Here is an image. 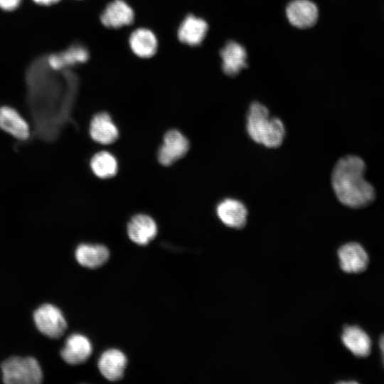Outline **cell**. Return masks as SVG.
Returning <instances> with one entry per match:
<instances>
[{
  "mask_svg": "<svg viewBox=\"0 0 384 384\" xmlns=\"http://www.w3.org/2000/svg\"><path fill=\"white\" fill-rule=\"evenodd\" d=\"M286 14L292 25L307 28L316 23L319 11L316 4L309 0H294L287 6Z\"/></svg>",
  "mask_w": 384,
  "mask_h": 384,
  "instance_id": "8",
  "label": "cell"
},
{
  "mask_svg": "<svg viewBox=\"0 0 384 384\" xmlns=\"http://www.w3.org/2000/svg\"><path fill=\"white\" fill-rule=\"evenodd\" d=\"M92 352V346L90 340L84 335L75 334L67 338L60 354L67 363L79 365L86 362Z\"/></svg>",
  "mask_w": 384,
  "mask_h": 384,
  "instance_id": "10",
  "label": "cell"
},
{
  "mask_svg": "<svg viewBox=\"0 0 384 384\" xmlns=\"http://www.w3.org/2000/svg\"><path fill=\"white\" fill-rule=\"evenodd\" d=\"M37 329L45 336L51 338L61 337L67 329L66 320L61 311L50 304H44L33 314Z\"/></svg>",
  "mask_w": 384,
  "mask_h": 384,
  "instance_id": "4",
  "label": "cell"
},
{
  "mask_svg": "<svg viewBox=\"0 0 384 384\" xmlns=\"http://www.w3.org/2000/svg\"><path fill=\"white\" fill-rule=\"evenodd\" d=\"M364 161L355 155L341 158L334 167L331 184L338 200L352 208H364L375 199L373 186L366 180Z\"/></svg>",
  "mask_w": 384,
  "mask_h": 384,
  "instance_id": "1",
  "label": "cell"
},
{
  "mask_svg": "<svg viewBox=\"0 0 384 384\" xmlns=\"http://www.w3.org/2000/svg\"><path fill=\"white\" fill-rule=\"evenodd\" d=\"M379 347L382 354L383 363L384 366V334L382 335L379 340Z\"/></svg>",
  "mask_w": 384,
  "mask_h": 384,
  "instance_id": "24",
  "label": "cell"
},
{
  "mask_svg": "<svg viewBox=\"0 0 384 384\" xmlns=\"http://www.w3.org/2000/svg\"><path fill=\"white\" fill-rule=\"evenodd\" d=\"M129 45L132 53L140 58L153 57L159 47L155 33L149 28L140 27L134 30L129 38Z\"/></svg>",
  "mask_w": 384,
  "mask_h": 384,
  "instance_id": "11",
  "label": "cell"
},
{
  "mask_svg": "<svg viewBox=\"0 0 384 384\" xmlns=\"http://www.w3.org/2000/svg\"><path fill=\"white\" fill-rule=\"evenodd\" d=\"M93 173L99 178H108L114 176L117 171V161L108 151H102L95 154L90 161Z\"/></svg>",
  "mask_w": 384,
  "mask_h": 384,
  "instance_id": "21",
  "label": "cell"
},
{
  "mask_svg": "<svg viewBox=\"0 0 384 384\" xmlns=\"http://www.w3.org/2000/svg\"><path fill=\"white\" fill-rule=\"evenodd\" d=\"M22 0H0V9L6 11H12L16 9Z\"/></svg>",
  "mask_w": 384,
  "mask_h": 384,
  "instance_id": "22",
  "label": "cell"
},
{
  "mask_svg": "<svg viewBox=\"0 0 384 384\" xmlns=\"http://www.w3.org/2000/svg\"><path fill=\"white\" fill-rule=\"evenodd\" d=\"M1 368L3 381L7 384H37L43 379L41 366L32 357H10Z\"/></svg>",
  "mask_w": 384,
  "mask_h": 384,
  "instance_id": "3",
  "label": "cell"
},
{
  "mask_svg": "<svg viewBox=\"0 0 384 384\" xmlns=\"http://www.w3.org/2000/svg\"><path fill=\"white\" fill-rule=\"evenodd\" d=\"M341 341L356 356L366 357L370 353V338L366 332L358 326H346L343 329Z\"/></svg>",
  "mask_w": 384,
  "mask_h": 384,
  "instance_id": "17",
  "label": "cell"
},
{
  "mask_svg": "<svg viewBox=\"0 0 384 384\" xmlns=\"http://www.w3.org/2000/svg\"><path fill=\"white\" fill-rule=\"evenodd\" d=\"M337 255L340 267L346 273H360L368 265V254L358 242H351L343 245L338 250Z\"/></svg>",
  "mask_w": 384,
  "mask_h": 384,
  "instance_id": "6",
  "label": "cell"
},
{
  "mask_svg": "<svg viewBox=\"0 0 384 384\" xmlns=\"http://www.w3.org/2000/svg\"><path fill=\"white\" fill-rule=\"evenodd\" d=\"M135 14L132 6L124 0L110 2L100 15L102 24L108 28H119L133 23Z\"/></svg>",
  "mask_w": 384,
  "mask_h": 384,
  "instance_id": "5",
  "label": "cell"
},
{
  "mask_svg": "<svg viewBox=\"0 0 384 384\" xmlns=\"http://www.w3.org/2000/svg\"><path fill=\"white\" fill-rule=\"evenodd\" d=\"M127 233L132 241L140 245H145L156 235L157 226L150 216L139 214L134 215L128 223Z\"/></svg>",
  "mask_w": 384,
  "mask_h": 384,
  "instance_id": "16",
  "label": "cell"
},
{
  "mask_svg": "<svg viewBox=\"0 0 384 384\" xmlns=\"http://www.w3.org/2000/svg\"><path fill=\"white\" fill-rule=\"evenodd\" d=\"M90 134L95 142L102 144H110L117 139L119 132L110 116L107 113L100 112L92 118Z\"/></svg>",
  "mask_w": 384,
  "mask_h": 384,
  "instance_id": "18",
  "label": "cell"
},
{
  "mask_svg": "<svg viewBox=\"0 0 384 384\" xmlns=\"http://www.w3.org/2000/svg\"><path fill=\"white\" fill-rule=\"evenodd\" d=\"M109 257L108 249L102 245L81 244L75 250V258L78 263L91 269L102 267Z\"/></svg>",
  "mask_w": 384,
  "mask_h": 384,
  "instance_id": "19",
  "label": "cell"
},
{
  "mask_svg": "<svg viewBox=\"0 0 384 384\" xmlns=\"http://www.w3.org/2000/svg\"><path fill=\"white\" fill-rule=\"evenodd\" d=\"M88 50L80 44L70 46L65 50L54 54L48 58V63L53 69H61L66 66L83 63L89 59Z\"/></svg>",
  "mask_w": 384,
  "mask_h": 384,
  "instance_id": "20",
  "label": "cell"
},
{
  "mask_svg": "<svg viewBox=\"0 0 384 384\" xmlns=\"http://www.w3.org/2000/svg\"><path fill=\"white\" fill-rule=\"evenodd\" d=\"M36 4L41 6H50L59 2L60 0H33Z\"/></svg>",
  "mask_w": 384,
  "mask_h": 384,
  "instance_id": "23",
  "label": "cell"
},
{
  "mask_svg": "<svg viewBox=\"0 0 384 384\" xmlns=\"http://www.w3.org/2000/svg\"><path fill=\"white\" fill-rule=\"evenodd\" d=\"M188 148V139L180 132L170 130L165 134L159 149V161L164 166H169L183 156Z\"/></svg>",
  "mask_w": 384,
  "mask_h": 384,
  "instance_id": "7",
  "label": "cell"
},
{
  "mask_svg": "<svg viewBox=\"0 0 384 384\" xmlns=\"http://www.w3.org/2000/svg\"><path fill=\"white\" fill-rule=\"evenodd\" d=\"M220 55L223 70L227 75L235 76L247 66L245 48L235 41L226 43Z\"/></svg>",
  "mask_w": 384,
  "mask_h": 384,
  "instance_id": "13",
  "label": "cell"
},
{
  "mask_svg": "<svg viewBox=\"0 0 384 384\" xmlns=\"http://www.w3.org/2000/svg\"><path fill=\"white\" fill-rule=\"evenodd\" d=\"M208 31V25L203 18L188 14L178 26L177 37L181 43L196 46L203 41Z\"/></svg>",
  "mask_w": 384,
  "mask_h": 384,
  "instance_id": "9",
  "label": "cell"
},
{
  "mask_svg": "<svg viewBox=\"0 0 384 384\" xmlns=\"http://www.w3.org/2000/svg\"><path fill=\"white\" fill-rule=\"evenodd\" d=\"M216 213L220 221L229 228L240 229L246 224L247 208L236 199L226 198L222 201L217 206Z\"/></svg>",
  "mask_w": 384,
  "mask_h": 384,
  "instance_id": "12",
  "label": "cell"
},
{
  "mask_svg": "<svg viewBox=\"0 0 384 384\" xmlns=\"http://www.w3.org/2000/svg\"><path fill=\"white\" fill-rule=\"evenodd\" d=\"M0 129L20 140L27 139L31 134L27 121L9 106L0 107Z\"/></svg>",
  "mask_w": 384,
  "mask_h": 384,
  "instance_id": "14",
  "label": "cell"
},
{
  "mask_svg": "<svg viewBox=\"0 0 384 384\" xmlns=\"http://www.w3.org/2000/svg\"><path fill=\"white\" fill-rule=\"evenodd\" d=\"M246 129L255 142L268 148L279 146L284 138L285 129L282 120L270 117L268 109L260 102H252L247 115Z\"/></svg>",
  "mask_w": 384,
  "mask_h": 384,
  "instance_id": "2",
  "label": "cell"
},
{
  "mask_svg": "<svg viewBox=\"0 0 384 384\" xmlns=\"http://www.w3.org/2000/svg\"><path fill=\"white\" fill-rule=\"evenodd\" d=\"M127 363V357L121 351L109 349L101 355L98 368L107 380L118 381L124 376Z\"/></svg>",
  "mask_w": 384,
  "mask_h": 384,
  "instance_id": "15",
  "label": "cell"
}]
</instances>
